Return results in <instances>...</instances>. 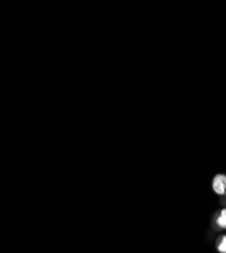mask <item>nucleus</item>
Returning <instances> with one entry per match:
<instances>
[{"label": "nucleus", "instance_id": "nucleus-1", "mask_svg": "<svg viewBox=\"0 0 226 253\" xmlns=\"http://www.w3.org/2000/svg\"><path fill=\"white\" fill-rule=\"evenodd\" d=\"M213 189L218 195H224L226 191V176L224 174H217L213 179Z\"/></svg>", "mask_w": 226, "mask_h": 253}, {"label": "nucleus", "instance_id": "nucleus-2", "mask_svg": "<svg viewBox=\"0 0 226 253\" xmlns=\"http://www.w3.org/2000/svg\"><path fill=\"white\" fill-rule=\"evenodd\" d=\"M217 224L219 227L226 229V209L221 211V214L217 219Z\"/></svg>", "mask_w": 226, "mask_h": 253}, {"label": "nucleus", "instance_id": "nucleus-3", "mask_svg": "<svg viewBox=\"0 0 226 253\" xmlns=\"http://www.w3.org/2000/svg\"><path fill=\"white\" fill-rule=\"evenodd\" d=\"M218 251L221 253H226V236H224L218 245Z\"/></svg>", "mask_w": 226, "mask_h": 253}]
</instances>
